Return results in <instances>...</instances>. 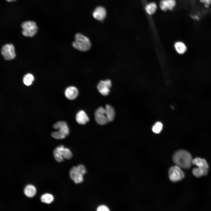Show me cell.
I'll return each mask as SVG.
<instances>
[{
	"label": "cell",
	"instance_id": "16",
	"mask_svg": "<svg viewBox=\"0 0 211 211\" xmlns=\"http://www.w3.org/2000/svg\"><path fill=\"white\" fill-rule=\"evenodd\" d=\"M208 169L202 168L197 167L193 169L192 173L196 177L200 178L202 176H205L207 175Z\"/></svg>",
	"mask_w": 211,
	"mask_h": 211
},
{
	"label": "cell",
	"instance_id": "26",
	"mask_svg": "<svg viewBox=\"0 0 211 211\" xmlns=\"http://www.w3.org/2000/svg\"><path fill=\"white\" fill-rule=\"evenodd\" d=\"M6 0L8 2H11V1H15L16 0Z\"/></svg>",
	"mask_w": 211,
	"mask_h": 211
},
{
	"label": "cell",
	"instance_id": "6",
	"mask_svg": "<svg viewBox=\"0 0 211 211\" xmlns=\"http://www.w3.org/2000/svg\"><path fill=\"white\" fill-rule=\"evenodd\" d=\"M23 29L22 33L26 37H32L37 33L38 28L34 21H27L23 22L21 25Z\"/></svg>",
	"mask_w": 211,
	"mask_h": 211
},
{
	"label": "cell",
	"instance_id": "18",
	"mask_svg": "<svg viewBox=\"0 0 211 211\" xmlns=\"http://www.w3.org/2000/svg\"><path fill=\"white\" fill-rule=\"evenodd\" d=\"M106 114L109 122L114 119L115 112L113 108L110 105H107L105 108Z\"/></svg>",
	"mask_w": 211,
	"mask_h": 211
},
{
	"label": "cell",
	"instance_id": "7",
	"mask_svg": "<svg viewBox=\"0 0 211 211\" xmlns=\"http://www.w3.org/2000/svg\"><path fill=\"white\" fill-rule=\"evenodd\" d=\"M169 176L170 180L175 182L183 179L184 177L185 174L181 168L176 165L170 168L169 171Z\"/></svg>",
	"mask_w": 211,
	"mask_h": 211
},
{
	"label": "cell",
	"instance_id": "1",
	"mask_svg": "<svg viewBox=\"0 0 211 211\" xmlns=\"http://www.w3.org/2000/svg\"><path fill=\"white\" fill-rule=\"evenodd\" d=\"M173 160L176 165L181 168H189L192 164V157L188 151L184 150H180L176 152L173 154Z\"/></svg>",
	"mask_w": 211,
	"mask_h": 211
},
{
	"label": "cell",
	"instance_id": "21",
	"mask_svg": "<svg viewBox=\"0 0 211 211\" xmlns=\"http://www.w3.org/2000/svg\"><path fill=\"white\" fill-rule=\"evenodd\" d=\"M41 200L42 203L49 204L53 201L54 197L52 194L46 193L42 196Z\"/></svg>",
	"mask_w": 211,
	"mask_h": 211
},
{
	"label": "cell",
	"instance_id": "9",
	"mask_svg": "<svg viewBox=\"0 0 211 211\" xmlns=\"http://www.w3.org/2000/svg\"><path fill=\"white\" fill-rule=\"evenodd\" d=\"M95 118L97 123L101 125H105L109 122L106 114L105 108L101 107L96 110Z\"/></svg>",
	"mask_w": 211,
	"mask_h": 211
},
{
	"label": "cell",
	"instance_id": "19",
	"mask_svg": "<svg viewBox=\"0 0 211 211\" xmlns=\"http://www.w3.org/2000/svg\"><path fill=\"white\" fill-rule=\"evenodd\" d=\"M174 47L177 52L179 54L184 53L187 50L185 45L181 42H176L174 44Z\"/></svg>",
	"mask_w": 211,
	"mask_h": 211
},
{
	"label": "cell",
	"instance_id": "11",
	"mask_svg": "<svg viewBox=\"0 0 211 211\" xmlns=\"http://www.w3.org/2000/svg\"><path fill=\"white\" fill-rule=\"evenodd\" d=\"M106 14V9L100 6L96 8L93 13V16L95 19L99 21H103L105 18Z\"/></svg>",
	"mask_w": 211,
	"mask_h": 211
},
{
	"label": "cell",
	"instance_id": "25",
	"mask_svg": "<svg viewBox=\"0 0 211 211\" xmlns=\"http://www.w3.org/2000/svg\"><path fill=\"white\" fill-rule=\"evenodd\" d=\"M200 1L204 3L206 7H208L209 5L211 4V0H200Z\"/></svg>",
	"mask_w": 211,
	"mask_h": 211
},
{
	"label": "cell",
	"instance_id": "8",
	"mask_svg": "<svg viewBox=\"0 0 211 211\" xmlns=\"http://www.w3.org/2000/svg\"><path fill=\"white\" fill-rule=\"evenodd\" d=\"M1 53L6 60L13 59L16 56L14 46L11 44L4 45L1 49Z\"/></svg>",
	"mask_w": 211,
	"mask_h": 211
},
{
	"label": "cell",
	"instance_id": "23",
	"mask_svg": "<svg viewBox=\"0 0 211 211\" xmlns=\"http://www.w3.org/2000/svg\"><path fill=\"white\" fill-rule=\"evenodd\" d=\"M163 127V125L161 122H157L152 127V131L156 134L159 133L161 131Z\"/></svg>",
	"mask_w": 211,
	"mask_h": 211
},
{
	"label": "cell",
	"instance_id": "10",
	"mask_svg": "<svg viewBox=\"0 0 211 211\" xmlns=\"http://www.w3.org/2000/svg\"><path fill=\"white\" fill-rule=\"evenodd\" d=\"M112 86L111 82L110 80L100 81L97 86L99 92L104 96H107L110 92V89Z\"/></svg>",
	"mask_w": 211,
	"mask_h": 211
},
{
	"label": "cell",
	"instance_id": "3",
	"mask_svg": "<svg viewBox=\"0 0 211 211\" xmlns=\"http://www.w3.org/2000/svg\"><path fill=\"white\" fill-rule=\"evenodd\" d=\"M53 128L58 130L51 133V135L53 138L58 139L65 138L69 133V130L66 122L64 121H59L53 125Z\"/></svg>",
	"mask_w": 211,
	"mask_h": 211
},
{
	"label": "cell",
	"instance_id": "4",
	"mask_svg": "<svg viewBox=\"0 0 211 211\" xmlns=\"http://www.w3.org/2000/svg\"><path fill=\"white\" fill-rule=\"evenodd\" d=\"M85 166L80 164L72 167L70 170L69 174L70 178L76 184L80 183L83 181V175L86 173Z\"/></svg>",
	"mask_w": 211,
	"mask_h": 211
},
{
	"label": "cell",
	"instance_id": "2",
	"mask_svg": "<svg viewBox=\"0 0 211 211\" xmlns=\"http://www.w3.org/2000/svg\"><path fill=\"white\" fill-rule=\"evenodd\" d=\"M75 40L73 42V47L77 50L82 52L89 50L91 44L89 39L86 36L80 33L75 35Z\"/></svg>",
	"mask_w": 211,
	"mask_h": 211
},
{
	"label": "cell",
	"instance_id": "12",
	"mask_svg": "<svg viewBox=\"0 0 211 211\" xmlns=\"http://www.w3.org/2000/svg\"><path fill=\"white\" fill-rule=\"evenodd\" d=\"M65 95L66 97L70 100H73L76 99L78 95L77 89L73 86L67 87L65 91Z\"/></svg>",
	"mask_w": 211,
	"mask_h": 211
},
{
	"label": "cell",
	"instance_id": "13",
	"mask_svg": "<svg viewBox=\"0 0 211 211\" xmlns=\"http://www.w3.org/2000/svg\"><path fill=\"white\" fill-rule=\"evenodd\" d=\"M175 5L176 1L174 0H162L160 4L161 8L164 11L171 10Z\"/></svg>",
	"mask_w": 211,
	"mask_h": 211
},
{
	"label": "cell",
	"instance_id": "20",
	"mask_svg": "<svg viewBox=\"0 0 211 211\" xmlns=\"http://www.w3.org/2000/svg\"><path fill=\"white\" fill-rule=\"evenodd\" d=\"M157 9V6L156 4L152 2L148 4L146 6L145 10L147 13L149 15L153 14Z\"/></svg>",
	"mask_w": 211,
	"mask_h": 211
},
{
	"label": "cell",
	"instance_id": "14",
	"mask_svg": "<svg viewBox=\"0 0 211 211\" xmlns=\"http://www.w3.org/2000/svg\"><path fill=\"white\" fill-rule=\"evenodd\" d=\"M76 119L77 122L81 125H85L89 120L87 115L83 110H80L77 113Z\"/></svg>",
	"mask_w": 211,
	"mask_h": 211
},
{
	"label": "cell",
	"instance_id": "17",
	"mask_svg": "<svg viewBox=\"0 0 211 211\" xmlns=\"http://www.w3.org/2000/svg\"><path fill=\"white\" fill-rule=\"evenodd\" d=\"M36 193V188L32 185H28L24 188V193L27 197L32 198L35 196Z\"/></svg>",
	"mask_w": 211,
	"mask_h": 211
},
{
	"label": "cell",
	"instance_id": "22",
	"mask_svg": "<svg viewBox=\"0 0 211 211\" xmlns=\"http://www.w3.org/2000/svg\"><path fill=\"white\" fill-rule=\"evenodd\" d=\"M34 78L33 75L30 73L25 74L24 76L23 81L24 84L27 86H30L34 81Z\"/></svg>",
	"mask_w": 211,
	"mask_h": 211
},
{
	"label": "cell",
	"instance_id": "15",
	"mask_svg": "<svg viewBox=\"0 0 211 211\" xmlns=\"http://www.w3.org/2000/svg\"><path fill=\"white\" fill-rule=\"evenodd\" d=\"M192 164L199 168L209 169V166L206 161L199 157H197L192 159Z\"/></svg>",
	"mask_w": 211,
	"mask_h": 211
},
{
	"label": "cell",
	"instance_id": "5",
	"mask_svg": "<svg viewBox=\"0 0 211 211\" xmlns=\"http://www.w3.org/2000/svg\"><path fill=\"white\" fill-rule=\"evenodd\" d=\"M53 153L55 159L58 162L63 161L64 158L70 159L72 156L70 150L62 145L56 147L53 150Z\"/></svg>",
	"mask_w": 211,
	"mask_h": 211
},
{
	"label": "cell",
	"instance_id": "24",
	"mask_svg": "<svg viewBox=\"0 0 211 211\" xmlns=\"http://www.w3.org/2000/svg\"><path fill=\"white\" fill-rule=\"evenodd\" d=\"M97 210L98 211H109V210L108 207L106 205H102L98 206Z\"/></svg>",
	"mask_w": 211,
	"mask_h": 211
}]
</instances>
